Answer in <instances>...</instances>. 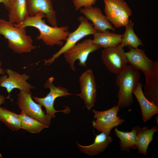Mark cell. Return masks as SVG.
<instances>
[{
  "label": "cell",
  "mask_w": 158,
  "mask_h": 158,
  "mask_svg": "<svg viewBox=\"0 0 158 158\" xmlns=\"http://www.w3.org/2000/svg\"><path fill=\"white\" fill-rule=\"evenodd\" d=\"M0 34L7 40L8 47L14 53L22 54L37 48L30 36L26 35L25 28H18L9 21L0 18Z\"/></svg>",
  "instance_id": "7a4b0ae2"
},
{
  "label": "cell",
  "mask_w": 158,
  "mask_h": 158,
  "mask_svg": "<svg viewBox=\"0 0 158 158\" xmlns=\"http://www.w3.org/2000/svg\"><path fill=\"white\" fill-rule=\"evenodd\" d=\"M133 94L139 104L143 122L146 123L153 116L158 114V105L150 102L145 97L142 90V85L140 82L133 90Z\"/></svg>",
  "instance_id": "e0dca14e"
},
{
  "label": "cell",
  "mask_w": 158,
  "mask_h": 158,
  "mask_svg": "<svg viewBox=\"0 0 158 158\" xmlns=\"http://www.w3.org/2000/svg\"><path fill=\"white\" fill-rule=\"evenodd\" d=\"M104 12L115 27L125 26L132 15V11L124 0H104Z\"/></svg>",
  "instance_id": "8992f818"
},
{
  "label": "cell",
  "mask_w": 158,
  "mask_h": 158,
  "mask_svg": "<svg viewBox=\"0 0 158 158\" xmlns=\"http://www.w3.org/2000/svg\"><path fill=\"white\" fill-rule=\"evenodd\" d=\"M8 10V21L14 24L20 23L29 16L26 0H14Z\"/></svg>",
  "instance_id": "7402d4cb"
},
{
  "label": "cell",
  "mask_w": 158,
  "mask_h": 158,
  "mask_svg": "<svg viewBox=\"0 0 158 158\" xmlns=\"http://www.w3.org/2000/svg\"><path fill=\"white\" fill-rule=\"evenodd\" d=\"M100 48L93 42L92 40L85 39L76 44L63 54L71 69L75 72V63L76 60L79 61V65L85 67L87 65V61L90 54Z\"/></svg>",
  "instance_id": "277c9868"
},
{
  "label": "cell",
  "mask_w": 158,
  "mask_h": 158,
  "mask_svg": "<svg viewBox=\"0 0 158 158\" xmlns=\"http://www.w3.org/2000/svg\"><path fill=\"white\" fill-rule=\"evenodd\" d=\"M80 12L87 20L92 23L94 29L97 31L103 32L107 30L114 31L115 28L108 20L106 15L103 14L99 8L92 6L80 8Z\"/></svg>",
  "instance_id": "5bb4252c"
},
{
  "label": "cell",
  "mask_w": 158,
  "mask_h": 158,
  "mask_svg": "<svg viewBox=\"0 0 158 158\" xmlns=\"http://www.w3.org/2000/svg\"><path fill=\"white\" fill-rule=\"evenodd\" d=\"M54 79L53 77L49 78L47 80L44 84L45 88H49L50 89L49 93L46 97L43 98L32 97L37 103L44 107L46 110V114L52 118L55 117V114L57 112H63L67 113L70 111L68 108L62 110H56L54 107V103L56 99L60 97H66L73 95L69 93L66 88L55 86L53 83Z\"/></svg>",
  "instance_id": "ba28073f"
},
{
  "label": "cell",
  "mask_w": 158,
  "mask_h": 158,
  "mask_svg": "<svg viewBox=\"0 0 158 158\" xmlns=\"http://www.w3.org/2000/svg\"><path fill=\"white\" fill-rule=\"evenodd\" d=\"M14 0H9L10 4L11 5L13 2Z\"/></svg>",
  "instance_id": "f546056e"
},
{
  "label": "cell",
  "mask_w": 158,
  "mask_h": 158,
  "mask_svg": "<svg viewBox=\"0 0 158 158\" xmlns=\"http://www.w3.org/2000/svg\"><path fill=\"white\" fill-rule=\"evenodd\" d=\"M101 58L108 70L116 75L121 72L128 63L123 48L120 44L104 49L101 51Z\"/></svg>",
  "instance_id": "30bf717a"
},
{
  "label": "cell",
  "mask_w": 158,
  "mask_h": 158,
  "mask_svg": "<svg viewBox=\"0 0 158 158\" xmlns=\"http://www.w3.org/2000/svg\"><path fill=\"white\" fill-rule=\"evenodd\" d=\"M5 72L8 75H4L0 78V86L5 88L8 94L14 89H18L20 91H25L31 93V90L35 87L27 82L30 76L24 73L20 74L9 68L6 69Z\"/></svg>",
  "instance_id": "7c38bea8"
},
{
  "label": "cell",
  "mask_w": 158,
  "mask_h": 158,
  "mask_svg": "<svg viewBox=\"0 0 158 158\" xmlns=\"http://www.w3.org/2000/svg\"><path fill=\"white\" fill-rule=\"evenodd\" d=\"M110 135L101 133L96 135L93 143L92 144L84 146L77 142L79 150L89 156L95 155L103 152L112 142Z\"/></svg>",
  "instance_id": "ac0fdd59"
},
{
  "label": "cell",
  "mask_w": 158,
  "mask_h": 158,
  "mask_svg": "<svg viewBox=\"0 0 158 158\" xmlns=\"http://www.w3.org/2000/svg\"><path fill=\"white\" fill-rule=\"evenodd\" d=\"M79 81L80 92L77 95L83 100L86 108L90 110L95 106L97 96L95 77L92 70L88 69L83 72Z\"/></svg>",
  "instance_id": "8fae6325"
},
{
  "label": "cell",
  "mask_w": 158,
  "mask_h": 158,
  "mask_svg": "<svg viewBox=\"0 0 158 158\" xmlns=\"http://www.w3.org/2000/svg\"><path fill=\"white\" fill-rule=\"evenodd\" d=\"M139 71L128 65L116 75V84L118 90L117 95V104L120 109L130 106L133 102V91L140 82Z\"/></svg>",
  "instance_id": "3957f363"
},
{
  "label": "cell",
  "mask_w": 158,
  "mask_h": 158,
  "mask_svg": "<svg viewBox=\"0 0 158 158\" xmlns=\"http://www.w3.org/2000/svg\"><path fill=\"white\" fill-rule=\"evenodd\" d=\"M21 129L33 133H38L49 127L38 120L21 112L18 114Z\"/></svg>",
  "instance_id": "cb8c5ba5"
},
{
  "label": "cell",
  "mask_w": 158,
  "mask_h": 158,
  "mask_svg": "<svg viewBox=\"0 0 158 158\" xmlns=\"http://www.w3.org/2000/svg\"><path fill=\"white\" fill-rule=\"evenodd\" d=\"M93 35V42L101 48L114 47L121 42L122 35L111 32L109 30L102 32L97 31Z\"/></svg>",
  "instance_id": "ffe728a7"
},
{
  "label": "cell",
  "mask_w": 158,
  "mask_h": 158,
  "mask_svg": "<svg viewBox=\"0 0 158 158\" xmlns=\"http://www.w3.org/2000/svg\"><path fill=\"white\" fill-rule=\"evenodd\" d=\"M31 93L21 91L18 94L17 104L21 112L33 118L49 127L52 118L45 114L42 109V106L35 102L31 97Z\"/></svg>",
  "instance_id": "9c48e42d"
},
{
  "label": "cell",
  "mask_w": 158,
  "mask_h": 158,
  "mask_svg": "<svg viewBox=\"0 0 158 158\" xmlns=\"http://www.w3.org/2000/svg\"><path fill=\"white\" fill-rule=\"evenodd\" d=\"M2 3L5 8L7 10L9 8L10 4L9 0H0V3Z\"/></svg>",
  "instance_id": "4316f807"
},
{
  "label": "cell",
  "mask_w": 158,
  "mask_h": 158,
  "mask_svg": "<svg viewBox=\"0 0 158 158\" xmlns=\"http://www.w3.org/2000/svg\"><path fill=\"white\" fill-rule=\"evenodd\" d=\"M80 23L77 29L71 32L68 36L65 43L61 48L52 56L44 60V64L49 65L62 54L74 45L77 42L87 36L93 35L97 32L92 23L89 22L84 16H80L78 18Z\"/></svg>",
  "instance_id": "5b68a950"
},
{
  "label": "cell",
  "mask_w": 158,
  "mask_h": 158,
  "mask_svg": "<svg viewBox=\"0 0 158 158\" xmlns=\"http://www.w3.org/2000/svg\"><path fill=\"white\" fill-rule=\"evenodd\" d=\"M29 16H33L39 13H44L51 26L58 27L56 13L52 0H26Z\"/></svg>",
  "instance_id": "4fadbf2b"
},
{
  "label": "cell",
  "mask_w": 158,
  "mask_h": 158,
  "mask_svg": "<svg viewBox=\"0 0 158 158\" xmlns=\"http://www.w3.org/2000/svg\"><path fill=\"white\" fill-rule=\"evenodd\" d=\"M129 51L125 52L128 63L134 70L140 71L144 74L151 69L154 61L150 60L143 49L128 47Z\"/></svg>",
  "instance_id": "9a60e30c"
},
{
  "label": "cell",
  "mask_w": 158,
  "mask_h": 158,
  "mask_svg": "<svg viewBox=\"0 0 158 158\" xmlns=\"http://www.w3.org/2000/svg\"><path fill=\"white\" fill-rule=\"evenodd\" d=\"M133 26V22L132 20H129L125 26V31L124 34L122 35L121 42L120 44L121 45L123 48L131 46L134 48H137L140 45H143L141 40L135 32Z\"/></svg>",
  "instance_id": "603a6c76"
},
{
  "label": "cell",
  "mask_w": 158,
  "mask_h": 158,
  "mask_svg": "<svg viewBox=\"0 0 158 158\" xmlns=\"http://www.w3.org/2000/svg\"><path fill=\"white\" fill-rule=\"evenodd\" d=\"M146 82L143 94L150 102L158 105V61H154L150 70L144 74Z\"/></svg>",
  "instance_id": "2e32d148"
},
{
  "label": "cell",
  "mask_w": 158,
  "mask_h": 158,
  "mask_svg": "<svg viewBox=\"0 0 158 158\" xmlns=\"http://www.w3.org/2000/svg\"><path fill=\"white\" fill-rule=\"evenodd\" d=\"M138 126L133 127L130 132L123 131L114 128V134L120 140L121 150L129 152L130 149H138L136 141V134L139 128Z\"/></svg>",
  "instance_id": "44dd1931"
},
{
  "label": "cell",
  "mask_w": 158,
  "mask_h": 158,
  "mask_svg": "<svg viewBox=\"0 0 158 158\" xmlns=\"http://www.w3.org/2000/svg\"><path fill=\"white\" fill-rule=\"evenodd\" d=\"M2 64V62L1 61H0V74L4 75L5 74V71L4 69H3L1 67Z\"/></svg>",
  "instance_id": "f1b7e54d"
},
{
  "label": "cell",
  "mask_w": 158,
  "mask_h": 158,
  "mask_svg": "<svg viewBox=\"0 0 158 158\" xmlns=\"http://www.w3.org/2000/svg\"><path fill=\"white\" fill-rule=\"evenodd\" d=\"M0 121L12 131H17L21 129L20 120L18 114L1 107Z\"/></svg>",
  "instance_id": "d4e9b609"
},
{
  "label": "cell",
  "mask_w": 158,
  "mask_h": 158,
  "mask_svg": "<svg viewBox=\"0 0 158 158\" xmlns=\"http://www.w3.org/2000/svg\"><path fill=\"white\" fill-rule=\"evenodd\" d=\"M5 99L6 98L4 95H0V105L4 103Z\"/></svg>",
  "instance_id": "83f0119b"
},
{
  "label": "cell",
  "mask_w": 158,
  "mask_h": 158,
  "mask_svg": "<svg viewBox=\"0 0 158 158\" xmlns=\"http://www.w3.org/2000/svg\"><path fill=\"white\" fill-rule=\"evenodd\" d=\"M76 11L79 10L81 7H89L95 5L97 0H71Z\"/></svg>",
  "instance_id": "484cf974"
},
{
  "label": "cell",
  "mask_w": 158,
  "mask_h": 158,
  "mask_svg": "<svg viewBox=\"0 0 158 158\" xmlns=\"http://www.w3.org/2000/svg\"><path fill=\"white\" fill-rule=\"evenodd\" d=\"M120 109L117 104L104 111L93 109L94 117L96 119L92 122L93 127L99 132L110 135L112 129L121 125L125 121L124 119L117 116Z\"/></svg>",
  "instance_id": "52a82bcc"
},
{
  "label": "cell",
  "mask_w": 158,
  "mask_h": 158,
  "mask_svg": "<svg viewBox=\"0 0 158 158\" xmlns=\"http://www.w3.org/2000/svg\"><path fill=\"white\" fill-rule=\"evenodd\" d=\"M158 131L157 125L149 129L147 126L140 127L136 134V141L139 154L144 156L147 154V150L149 144L153 140L154 133Z\"/></svg>",
  "instance_id": "d6986e66"
},
{
  "label": "cell",
  "mask_w": 158,
  "mask_h": 158,
  "mask_svg": "<svg viewBox=\"0 0 158 158\" xmlns=\"http://www.w3.org/2000/svg\"><path fill=\"white\" fill-rule=\"evenodd\" d=\"M46 18L45 15L39 13L33 16L27 17L22 22L14 24L18 28L33 27L37 29L40 32L39 35L37 37L38 40H41L46 45L49 46L57 45L62 47L71 33L68 26L54 27L50 26L45 23L43 18Z\"/></svg>",
  "instance_id": "6da1fadb"
}]
</instances>
